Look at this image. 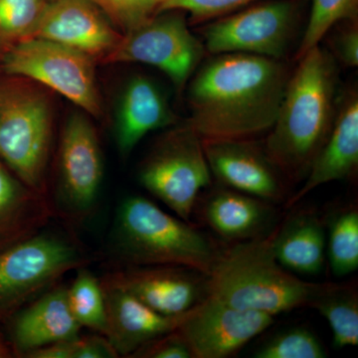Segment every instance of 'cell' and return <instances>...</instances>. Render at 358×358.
Instances as JSON below:
<instances>
[{
	"mask_svg": "<svg viewBox=\"0 0 358 358\" xmlns=\"http://www.w3.org/2000/svg\"><path fill=\"white\" fill-rule=\"evenodd\" d=\"M338 57L350 67L358 66V32L357 27H352L339 35L336 41Z\"/></svg>",
	"mask_w": 358,
	"mask_h": 358,
	"instance_id": "obj_33",
	"label": "cell"
},
{
	"mask_svg": "<svg viewBox=\"0 0 358 358\" xmlns=\"http://www.w3.org/2000/svg\"><path fill=\"white\" fill-rule=\"evenodd\" d=\"M173 119L166 96L154 81L143 76L131 78L122 90L115 117L120 155L128 157L148 134L166 128Z\"/></svg>",
	"mask_w": 358,
	"mask_h": 358,
	"instance_id": "obj_18",
	"label": "cell"
},
{
	"mask_svg": "<svg viewBox=\"0 0 358 358\" xmlns=\"http://www.w3.org/2000/svg\"><path fill=\"white\" fill-rule=\"evenodd\" d=\"M103 176L102 150L86 115L66 122L58 155L56 206L71 220H83L95 208Z\"/></svg>",
	"mask_w": 358,
	"mask_h": 358,
	"instance_id": "obj_10",
	"label": "cell"
},
{
	"mask_svg": "<svg viewBox=\"0 0 358 358\" xmlns=\"http://www.w3.org/2000/svg\"><path fill=\"white\" fill-rule=\"evenodd\" d=\"M203 55V47L185 18L169 14L126 32L105 57L107 63H141L164 73L178 88L185 86Z\"/></svg>",
	"mask_w": 358,
	"mask_h": 358,
	"instance_id": "obj_9",
	"label": "cell"
},
{
	"mask_svg": "<svg viewBox=\"0 0 358 358\" xmlns=\"http://www.w3.org/2000/svg\"><path fill=\"white\" fill-rule=\"evenodd\" d=\"M202 213L216 234L237 243L266 236L275 219L272 203L230 188L212 193Z\"/></svg>",
	"mask_w": 358,
	"mask_h": 358,
	"instance_id": "obj_21",
	"label": "cell"
},
{
	"mask_svg": "<svg viewBox=\"0 0 358 358\" xmlns=\"http://www.w3.org/2000/svg\"><path fill=\"white\" fill-rule=\"evenodd\" d=\"M108 331L106 338L120 357H129L148 341L176 331L185 313L162 315L133 294L102 280Z\"/></svg>",
	"mask_w": 358,
	"mask_h": 358,
	"instance_id": "obj_16",
	"label": "cell"
},
{
	"mask_svg": "<svg viewBox=\"0 0 358 358\" xmlns=\"http://www.w3.org/2000/svg\"><path fill=\"white\" fill-rule=\"evenodd\" d=\"M88 262L73 240L56 232L37 234L0 251V319L17 313L63 275Z\"/></svg>",
	"mask_w": 358,
	"mask_h": 358,
	"instance_id": "obj_6",
	"label": "cell"
},
{
	"mask_svg": "<svg viewBox=\"0 0 358 358\" xmlns=\"http://www.w3.org/2000/svg\"><path fill=\"white\" fill-rule=\"evenodd\" d=\"M358 0H313L310 20L303 33L298 57L320 45V40L336 23L353 20L357 13Z\"/></svg>",
	"mask_w": 358,
	"mask_h": 358,
	"instance_id": "obj_26",
	"label": "cell"
},
{
	"mask_svg": "<svg viewBox=\"0 0 358 358\" xmlns=\"http://www.w3.org/2000/svg\"><path fill=\"white\" fill-rule=\"evenodd\" d=\"M52 214L46 195L29 187L0 159V251L43 230Z\"/></svg>",
	"mask_w": 358,
	"mask_h": 358,
	"instance_id": "obj_20",
	"label": "cell"
},
{
	"mask_svg": "<svg viewBox=\"0 0 358 358\" xmlns=\"http://www.w3.org/2000/svg\"><path fill=\"white\" fill-rule=\"evenodd\" d=\"M272 247L278 262L289 272L319 274L326 261L324 224L315 212H296L272 233Z\"/></svg>",
	"mask_w": 358,
	"mask_h": 358,
	"instance_id": "obj_22",
	"label": "cell"
},
{
	"mask_svg": "<svg viewBox=\"0 0 358 358\" xmlns=\"http://www.w3.org/2000/svg\"><path fill=\"white\" fill-rule=\"evenodd\" d=\"M258 0H164L159 11L185 10L199 20L222 15Z\"/></svg>",
	"mask_w": 358,
	"mask_h": 358,
	"instance_id": "obj_30",
	"label": "cell"
},
{
	"mask_svg": "<svg viewBox=\"0 0 358 358\" xmlns=\"http://www.w3.org/2000/svg\"><path fill=\"white\" fill-rule=\"evenodd\" d=\"M68 303L80 326L106 336L108 331L107 306L102 282L81 267L69 288Z\"/></svg>",
	"mask_w": 358,
	"mask_h": 358,
	"instance_id": "obj_25",
	"label": "cell"
},
{
	"mask_svg": "<svg viewBox=\"0 0 358 358\" xmlns=\"http://www.w3.org/2000/svg\"><path fill=\"white\" fill-rule=\"evenodd\" d=\"M48 1H49V0H48Z\"/></svg>",
	"mask_w": 358,
	"mask_h": 358,
	"instance_id": "obj_36",
	"label": "cell"
},
{
	"mask_svg": "<svg viewBox=\"0 0 358 358\" xmlns=\"http://www.w3.org/2000/svg\"><path fill=\"white\" fill-rule=\"evenodd\" d=\"M129 357L192 358V352L178 331L148 341Z\"/></svg>",
	"mask_w": 358,
	"mask_h": 358,
	"instance_id": "obj_31",
	"label": "cell"
},
{
	"mask_svg": "<svg viewBox=\"0 0 358 358\" xmlns=\"http://www.w3.org/2000/svg\"><path fill=\"white\" fill-rule=\"evenodd\" d=\"M52 141L48 100L33 86L0 82V159L32 189L46 193Z\"/></svg>",
	"mask_w": 358,
	"mask_h": 358,
	"instance_id": "obj_5",
	"label": "cell"
},
{
	"mask_svg": "<svg viewBox=\"0 0 358 358\" xmlns=\"http://www.w3.org/2000/svg\"><path fill=\"white\" fill-rule=\"evenodd\" d=\"M310 307L315 308L329 322L336 348L358 343V294L350 285L326 282Z\"/></svg>",
	"mask_w": 358,
	"mask_h": 358,
	"instance_id": "obj_23",
	"label": "cell"
},
{
	"mask_svg": "<svg viewBox=\"0 0 358 358\" xmlns=\"http://www.w3.org/2000/svg\"><path fill=\"white\" fill-rule=\"evenodd\" d=\"M6 74L43 84L89 115H101L94 58L56 42L29 37L16 42L1 59Z\"/></svg>",
	"mask_w": 358,
	"mask_h": 358,
	"instance_id": "obj_8",
	"label": "cell"
},
{
	"mask_svg": "<svg viewBox=\"0 0 358 358\" xmlns=\"http://www.w3.org/2000/svg\"><path fill=\"white\" fill-rule=\"evenodd\" d=\"M32 37L65 45L94 58L106 57L122 36L90 0H49Z\"/></svg>",
	"mask_w": 358,
	"mask_h": 358,
	"instance_id": "obj_15",
	"label": "cell"
},
{
	"mask_svg": "<svg viewBox=\"0 0 358 358\" xmlns=\"http://www.w3.org/2000/svg\"><path fill=\"white\" fill-rule=\"evenodd\" d=\"M274 322V315L232 307L208 294L185 313L176 331L192 358H227Z\"/></svg>",
	"mask_w": 358,
	"mask_h": 358,
	"instance_id": "obj_12",
	"label": "cell"
},
{
	"mask_svg": "<svg viewBox=\"0 0 358 358\" xmlns=\"http://www.w3.org/2000/svg\"><path fill=\"white\" fill-rule=\"evenodd\" d=\"M324 284L301 280L275 259L272 233L220 252L206 277L207 293L242 310L271 315L310 307Z\"/></svg>",
	"mask_w": 358,
	"mask_h": 358,
	"instance_id": "obj_4",
	"label": "cell"
},
{
	"mask_svg": "<svg viewBox=\"0 0 358 358\" xmlns=\"http://www.w3.org/2000/svg\"><path fill=\"white\" fill-rule=\"evenodd\" d=\"M108 250L122 267L178 266L208 275L220 251L192 223L173 217L143 196L117 208Z\"/></svg>",
	"mask_w": 358,
	"mask_h": 358,
	"instance_id": "obj_3",
	"label": "cell"
},
{
	"mask_svg": "<svg viewBox=\"0 0 358 358\" xmlns=\"http://www.w3.org/2000/svg\"><path fill=\"white\" fill-rule=\"evenodd\" d=\"M287 75L275 59L220 54L190 85L189 126L201 140H246L274 126Z\"/></svg>",
	"mask_w": 358,
	"mask_h": 358,
	"instance_id": "obj_1",
	"label": "cell"
},
{
	"mask_svg": "<svg viewBox=\"0 0 358 358\" xmlns=\"http://www.w3.org/2000/svg\"><path fill=\"white\" fill-rule=\"evenodd\" d=\"M115 352L108 338L102 336L78 338L75 358H117Z\"/></svg>",
	"mask_w": 358,
	"mask_h": 358,
	"instance_id": "obj_32",
	"label": "cell"
},
{
	"mask_svg": "<svg viewBox=\"0 0 358 358\" xmlns=\"http://www.w3.org/2000/svg\"><path fill=\"white\" fill-rule=\"evenodd\" d=\"M358 166V99L350 96L334 122L326 143L308 169L300 190L289 197L291 208L320 185L350 178Z\"/></svg>",
	"mask_w": 358,
	"mask_h": 358,
	"instance_id": "obj_19",
	"label": "cell"
},
{
	"mask_svg": "<svg viewBox=\"0 0 358 358\" xmlns=\"http://www.w3.org/2000/svg\"><path fill=\"white\" fill-rule=\"evenodd\" d=\"M113 23L128 32L150 20L164 0H90Z\"/></svg>",
	"mask_w": 358,
	"mask_h": 358,
	"instance_id": "obj_29",
	"label": "cell"
},
{
	"mask_svg": "<svg viewBox=\"0 0 358 358\" xmlns=\"http://www.w3.org/2000/svg\"><path fill=\"white\" fill-rule=\"evenodd\" d=\"M1 59H2V57H1V53H0V61H1Z\"/></svg>",
	"mask_w": 358,
	"mask_h": 358,
	"instance_id": "obj_35",
	"label": "cell"
},
{
	"mask_svg": "<svg viewBox=\"0 0 358 358\" xmlns=\"http://www.w3.org/2000/svg\"><path fill=\"white\" fill-rule=\"evenodd\" d=\"M299 59L264 150L278 171L294 181L306 178L331 133L336 85L333 60L320 45Z\"/></svg>",
	"mask_w": 358,
	"mask_h": 358,
	"instance_id": "obj_2",
	"label": "cell"
},
{
	"mask_svg": "<svg viewBox=\"0 0 358 358\" xmlns=\"http://www.w3.org/2000/svg\"><path fill=\"white\" fill-rule=\"evenodd\" d=\"M102 280L169 317L187 313L208 296L206 275L178 266L126 267Z\"/></svg>",
	"mask_w": 358,
	"mask_h": 358,
	"instance_id": "obj_13",
	"label": "cell"
},
{
	"mask_svg": "<svg viewBox=\"0 0 358 358\" xmlns=\"http://www.w3.org/2000/svg\"><path fill=\"white\" fill-rule=\"evenodd\" d=\"M81 327L71 312L67 288L51 287L17 312L11 324V341L15 352L24 357L37 348L79 338Z\"/></svg>",
	"mask_w": 358,
	"mask_h": 358,
	"instance_id": "obj_17",
	"label": "cell"
},
{
	"mask_svg": "<svg viewBox=\"0 0 358 358\" xmlns=\"http://www.w3.org/2000/svg\"><path fill=\"white\" fill-rule=\"evenodd\" d=\"M294 8L289 1H271L215 21L204 30L212 54L242 53L280 59L291 38Z\"/></svg>",
	"mask_w": 358,
	"mask_h": 358,
	"instance_id": "obj_11",
	"label": "cell"
},
{
	"mask_svg": "<svg viewBox=\"0 0 358 358\" xmlns=\"http://www.w3.org/2000/svg\"><path fill=\"white\" fill-rule=\"evenodd\" d=\"M329 219L327 256L334 275L345 277L358 268V210L352 205Z\"/></svg>",
	"mask_w": 358,
	"mask_h": 358,
	"instance_id": "obj_24",
	"label": "cell"
},
{
	"mask_svg": "<svg viewBox=\"0 0 358 358\" xmlns=\"http://www.w3.org/2000/svg\"><path fill=\"white\" fill-rule=\"evenodd\" d=\"M211 173L237 192L270 202H282L286 189L265 152L246 140H202Z\"/></svg>",
	"mask_w": 358,
	"mask_h": 358,
	"instance_id": "obj_14",
	"label": "cell"
},
{
	"mask_svg": "<svg viewBox=\"0 0 358 358\" xmlns=\"http://www.w3.org/2000/svg\"><path fill=\"white\" fill-rule=\"evenodd\" d=\"M326 350L307 329L294 327L273 336L255 352L256 358H324Z\"/></svg>",
	"mask_w": 358,
	"mask_h": 358,
	"instance_id": "obj_28",
	"label": "cell"
},
{
	"mask_svg": "<svg viewBox=\"0 0 358 358\" xmlns=\"http://www.w3.org/2000/svg\"><path fill=\"white\" fill-rule=\"evenodd\" d=\"M48 0H0V44L32 37Z\"/></svg>",
	"mask_w": 358,
	"mask_h": 358,
	"instance_id": "obj_27",
	"label": "cell"
},
{
	"mask_svg": "<svg viewBox=\"0 0 358 358\" xmlns=\"http://www.w3.org/2000/svg\"><path fill=\"white\" fill-rule=\"evenodd\" d=\"M9 357H10V352H9L8 348L4 345L3 341L0 338V358Z\"/></svg>",
	"mask_w": 358,
	"mask_h": 358,
	"instance_id": "obj_34",
	"label": "cell"
},
{
	"mask_svg": "<svg viewBox=\"0 0 358 358\" xmlns=\"http://www.w3.org/2000/svg\"><path fill=\"white\" fill-rule=\"evenodd\" d=\"M201 138L188 124L166 134L143 162L141 185L190 222L200 192L211 182Z\"/></svg>",
	"mask_w": 358,
	"mask_h": 358,
	"instance_id": "obj_7",
	"label": "cell"
}]
</instances>
